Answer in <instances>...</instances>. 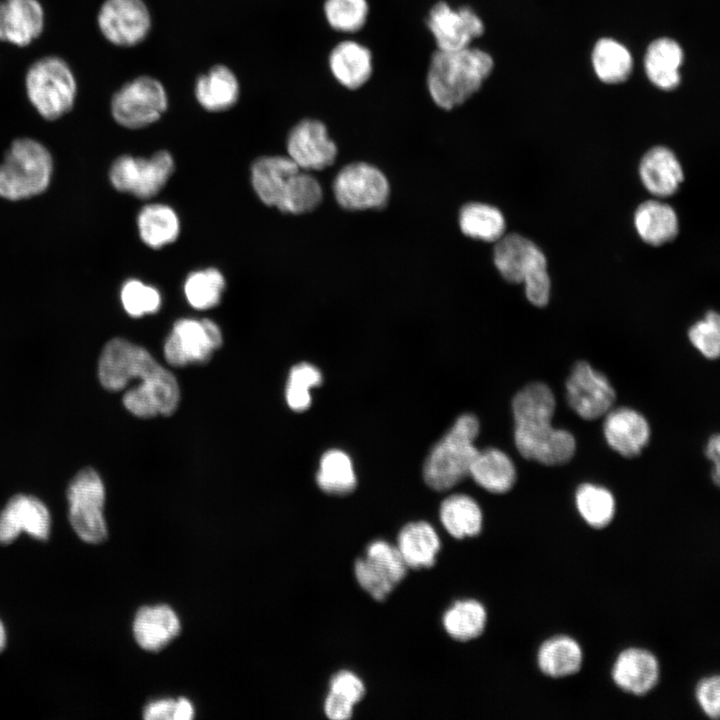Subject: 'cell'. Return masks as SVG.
I'll return each mask as SVG.
<instances>
[{
    "mask_svg": "<svg viewBox=\"0 0 720 720\" xmlns=\"http://www.w3.org/2000/svg\"><path fill=\"white\" fill-rule=\"evenodd\" d=\"M98 375L102 386L109 391H120L130 381L141 380L123 396L125 408L135 416H168L177 409L180 390L174 375L146 349L125 339L114 338L105 345L99 358Z\"/></svg>",
    "mask_w": 720,
    "mask_h": 720,
    "instance_id": "obj_1",
    "label": "cell"
},
{
    "mask_svg": "<svg viewBox=\"0 0 720 720\" xmlns=\"http://www.w3.org/2000/svg\"><path fill=\"white\" fill-rule=\"evenodd\" d=\"M492 57L478 48L437 50L427 73V88L434 103L451 110L476 93L493 69Z\"/></svg>",
    "mask_w": 720,
    "mask_h": 720,
    "instance_id": "obj_2",
    "label": "cell"
},
{
    "mask_svg": "<svg viewBox=\"0 0 720 720\" xmlns=\"http://www.w3.org/2000/svg\"><path fill=\"white\" fill-rule=\"evenodd\" d=\"M479 422L472 414L461 415L450 430L435 444L423 469L425 482L432 489H450L469 475L479 450L474 440Z\"/></svg>",
    "mask_w": 720,
    "mask_h": 720,
    "instance_id": "obj_3",
    "label": "cell"
},
{
    "mask_svg": "<svg viewBox=\"0 0 720 720\" xmlns=\"http://www.w3.org/2000/svg\"><path fill=\"white\" fill-rule=\"evenodd\" d=\"M25 92L31 105L46 120L68 113L77 97V81L70 65L62 57L46 55L28 67Z\"/></svg>",
    "mask_w": 720,
    "mask_h": 720,
    "instance_id": "obj_4",
    "label": "cell"
},
{
    "mask_svg": "<svg viewBox=\"0 0 720 720\" xmlns=\"http://www.w3.org/2000/svg\"><path fill=\"white\" fill-rule=\"evenodd\" d=\"M52 157L40 142L15 140L0 165V196L20 200L42 193L52 175Z\"/></svg>",
    "mask_w": 720,
    "mask_h": 720,
    "instance_id": "obj_5",
    "label": "cell"
},
{
    "mask_svg": "<svg viewBox=\"0 0 720 720\" xmlns=\"http://www.w3.org/2000/svg\"><path fill=\"white\" fill-rule=\"evenodd\" d=\"M168 94L160 80L140 75L124 83L110 102L113 119L122 127L140 129L158 121L168 108Z\"/></svg>",
    "mask_w": 720,
    "mask_h": 720,
    "instance_id": "obj_6",
    "label": "cell"
},
{
    "mask_svg": "<svg viewBox=\"0 0 720 720\" xmlns=\"http://www.w3.org/2000/svg\"><path fill=\"white\" fill-rule=\"evenodd\" d=\"M67 499L69 520L79 538L92 544L105 541V489L98 473L91 468L79 471L67 489Z\"/></svg>",
    "mask_w": 720,
    "mask_h": 720,
    "instance_id": "obj_7",
    "label": "cell"
},
{
    "mask_svg": "<svg viewBox=\"0 0 720 720\" xmlns=\"http://www.w3.org/2000/svg\"><path fill=\"white\" fill-rule=\"evenodd\" d=\"M175 169L170 152L160 150L150 157H118L109 171L112 186L139 199L156 196L167 184Z\"/></svg>",
    "mask_w": 720,
    "mask_h": 720,
    "instance_id": "obj_8",
    "label": "cell"
},
{
    "mask_svg": "<svg viewBox=\"0 0 720 720\" xmlns=\"http://www.w3.org/2000/svg\"><path fill=\"white\" fill-rule=\"evenodd\" d=\"M389 183L375 166L357 162L343 167L333 182L338 204L347 210H367L383 207L389 197Z\"/></svg>",
    "mask_w": 720,
    "mask_h": 720,
    "instance_id": "obj_9",
    "label": "cell"
},
{
    "mask_svg": "<svg viewBox=\"0 0 720 720\" xmlns=\"http://www.w3.org/2000/svg\"><path fill=\"white\" fill-rule=\"evenodd\" d=\"M102 36L117 47H134L148 36L151 13L144 0H104L97 12Z\"/></svg>",
    "mask_w": 720,
    "mask_h": 720,
    "instance_id": "obj_10",
    "label": "cell"
},
{
    "mask_svg": "<svg viewBox=\"0 0 720 720\" xmlns=\"http://www.w3.org/2000/svg\"><path fill=\"white\" fill-rule=\"evenodd\" d=\"M221 344L222 334L215 322L183 318L175 322L164 345V356L173 366L202 363Z\"/></svg>",
    "mask_w": 720,
    "mask_h": 720,
    "instance_id": "obj_11",
    "label": "cell"
},
{
    "mask_svg": "<svg viewBox=\"0 0 720 720\" xmlns=\"http://www.w3.org/2000/svg\"><path fill=\"white\" fill-rule=\"evenodd\" d=\"M514 439L524 458L550 466L568 462L576 449L573 435L551 421L515 422Z\"/></svg>",
    "mask_w": 720,
    "mask_h": 720,
    "instance_id": "obj_12",
    "label": "cell"
},
{
    "mask_svg": "<svg viewBox=\"0 0 720 720\" xmlns=\"http://www.w3.org/2000/svg\"><path fill=\"white\" fill-rule=\"evenodd\" d=\"M570 407L583 419L605 415L615 401V391L606 376L585 361L577 362L566 382Z\"/></svg>",
    "mask_w": 720,
    "mask_h": 720,
    "instance_id": "obj_13",
    "label": "cell"
},
{
    "mask_svg": "<svg viewBox=\"0 0 720 720\" xmlns=\"http://www.w3.org/2000/svg\"><path fill=\"white\" fill-rule=\"evenodd\" d=\"M427 26L439 50H459L470 46L484 32V25L468 6L451 8L446 2L436 3L429 11Z\"/></svg>",
    "mask_w": 720,
    "mask_h": 720,
    "instance_id": "obj_14",
    "label": "cell"
},
{
    "mask_svg": "<svg viewBox=\"0 0 720 720\" xmlns=\"http://www.w3.org/2000/svg\"><path fill=\"white\" fill-rule=\"evenodd\" d=\"M286 148L287 156L304 171L323 170L337 156V147L326 126L316 119L298 122L288 134Z\"/></svg>",
    "mask_w": 720,
    "mask_h": 720,
    "instance_id": "obj_15",
    "label": "cell"
},
{
    "mask_svg": "<svg viewBox=\"0 0 720 720\" xmlns=\"http://www.w3.org/2000/svg\"><path fill=\"white\" fill-rule=\"evenodd\" d=\"M50 522L49 511L39 499L15 495L0 513V543L10 544L21 532L38 540H47Z\"/></svg>",
    "mask_w": 720,
    "mask_h": 720,
    "instance_id": "obj_16",
    "label": "cell"
},
{
    "mask_svg": "<svg viewBox=\"0 0 720 720\" xmlns=\"http://www.w3.org/2000/svg\"><path fill=\"white\" fill-rule=\"evenodd\" d=\"M45 27V11L39 0H0V41L29 46Z\"/></svg>",
    "mask_w": 720,
    "mask_h": 720,
    "instance_id": "obj_17",
    "label": "cell"
},
{
    "mask_svg": "<svg viewBox=\"0 0 720 720\" xmlns=\"http://www.w3.org/2000/svg\"><path fill=\"white\" fill-rule=\"evenodd\" d=\"M603 432L608 445L629 458L638 456L650 438L647 420L639 412L627 407L606 413Z\"/></svg>",
    "mask_w": 720,
    "mask_h": 720,
    "instance_id": "obj_18",
    "label": "cell"
},
{
    "mask_svg": "<svg viewBox=\"0 0 720 720\" xmlns=\"http://www.w3.org/2000/svg\"><path fill=\"white\" fill-rule=\"evenodd\" d=\"M612 679L625 692L637 696L645 695L658 682V661L647 650L626 649L618 655L613 665Z\"/></svg>",
    "mask_w": 720,
    "mask_h": 720,
    "instance_id": "obj_19",
    "label": "cell"
},
{
    "mask_svg": "<svg viewBox=\"0 0 720 720\" xmlns=\"http://www.w3.org/2000/svg\"><path fill=\"white\" fill-rule=\"evenodd\" d=\"M176 612L168 605L141 607L133 622V634L144 650L156 652L167 646L180 633Z\"/></svg>",
    "mask_w": 720,
    "mask_h": 720,
    "instance_id": "obj_20",
    "label": "cell"
},
{
    "mask_svg": "<svg viewBox=\"0 0 720 720\" xmlns=\"http://www.w3.org/2000/svg\"><path fill=\"white\" fill-rule=\"evenodd\" d=\"M194 95L208 112H224L239 100L240 83L234 71L224 64L213 65L195 81Z\"/></svg>",
    "mask_w": 720,
    "mask_h": 720,
    "instance_id": "obj_21",
    "label": "cell"
},
{
    "mask_svg": "<svg viewBox=\"0 0 720 720\" xmlns=\"http://www.w3.org/2000/svg\"><path fill=\"white\" fill-rule=\"evenodd\" d=\"M639 175L644 187L658 197L674 194L684 179L677 157L663 146L654 147L645 153L640 161Z\"/></svg>",
    "mask_w": 720,
    "mask_h": 720,
    "instance_id": "obj_22",
    "label": "cell"
},
{
    "mask_svg": "<svg viewBox=\"0 0 720 720\" xmlns=\"http://www.w3.org/2000/svg\"><path fill=\"white\" fill-rule=\"evenodd\" d=\"M299 170L288 156H262L251 165V184L265 205L277 207L290 178Z\"/></svg>",
    "mask_w": 720,
    "mask_h": 720,
    "instance_id": "obj_23",
    "label": "cell"
},
{
    "mask_svg": "<svg viewBox=\"0 0 720 720\" xmlns=\"http://www.w3.org/2000/svg\"><path fill=\"white\" fill-rule=\"evenodd\" d=\"M328 62L335 79L348 89L360 88L372 74L370 50L355 41L337 44L330 52Z\"/></svg>",
    "mask_w": 720,
    "mask_h": 720,
    "instance_id": "obj_24",
    "label": "cell"
},
{
    "mask_svg": "<svg viewBox=\"0 0 720 720\" xmlns=\"http://www.w3.org/2000/svg\"><path fill=\"white\" fill-rule=\"evenodd\" d=\"M634 226L640 238L652 246L672 241L679 232L676 212L670 205L658 200H648L638 206Z\"/></svg>",
    "mask_w": 720,
    "mask_h": 720,
    "instance_id": "obj_25",
    "label": "cell"
},
{
    "mask_svg": "<svg viewBox=\"0 0 720 720\" xmlns=\"http://www.w3.org/2000/svg\"><path fill=\"white\" fill-rule=\"evenodd\" d=\"M440 547L437 532L425 521L406 524L397 538V548L405 564L413 569L433 566Z\"/></svg>",
    "mask_w": 720,
    "mask_h": 720,
    "instance_id": "obj_26",
    "label": "cell"
},
{
    "mask_svg": "<svg viewBox=\"0 0 720 720\" xmlns=\"http://www.w3.org/2000/svg\"><path fill=\"white\" fill-rule=\"evenodd\" d=\"M137 228L145 245L160 249L176 241L180 233V220L169 205L150 203L138 213Z\"/></svg>",
    "mask_w": 720,
    "mask_h": 720,
    "instance_id": "obj_27",
    "label": "cell"
},
{
    "mask_svg": "<svg viewBox=\"0 0 720 720\" xmlns=\"http://www.w3.org/2000/svg\"><path fill=\"white\" fill-rule=\"evenodd\" d=\"M469 475L478 485L492 493L507 492L516 480L513 462L496 448L479 451L471 464Z\"/></svg>",
    "mask_w": 720,
    "mask_h": 720,
    "instance_id": "obj_28",
    "label": "cell"
},
{
    "mask_svg": "<svg viewBox=\"0 0 720 720\" xmlns=\"http://www.w3.org/2000/svg\"><path fill=\"white\" fill-rule=\"evenodd\" d=\"M583 662L580 645L568 636H556L545 641L537 653L541 672L549 677L561 678L577 673Z\"/></svg>",
    "mask_w": 720,
    "mask_h": 720,
    "instance_id": "obj_29",
    "label": "cell"
},
{
    "mask_svg": "<svg viewBox=\"0 0 720 720\" xmlns=\"http://www.w3.org/2000/svg\"><path fill=\"white\" fill-rule=\"evenodd\" d=\"M682 59V49L674 40L658 39L650 44L646 53L647 76L661 89H674L680 83L679 68Z\"/></svg>",
    "mask_w": 720,
    "mask_h": 720,
    "instance_id": "obj_30",
    "label": "cell"
},
{
    "mask_svg": "<svg viewBox=\"0 0 720 720\" xmlns=\"http://www.w3.org/2000/svg\"><path fill=\"white\" fill-rule=\"evenodd\" d=\"M440 520L447 532L455 538L473 537L482 529V512L477 502L468 495L454 494L440 506Z\"/></svg>",
    "mask_w": 720,
    "mask_h": 720,
    "instance_id": "obj_31",
    "label": "cell"
},
{
    "mask_svg": "<svg viewBox=\"0 0 720 720\" xmlns=\"http://www.w3.org/2000/svg\"><path fill=\"white\" fill-rule=\"evenodd\" d=\"M537 246L522 235H503L494 247V264L501 276L511 283H520Z\"/></svg>",
    "mask_w": 720,
    "mask_h": 720,
    "instance_id": "obj_32",
    "label": "cell"
},
{
    "mask_svg": "<svg viewBox=\"0 0 720 720\" xmlns=\"http://www.w3.org/2000/svg\"><path fill=\"white\" fill-rule=\"evenodd\" d=\"M459 226L466 236L496 242L505 232V219L501 211L484 203H469L462 207Z\"/></svg>",
    "mask_w": 720,
    "mask_h": 720,
    "instance_id": "obj_33",
    "label": "cell"
},
{
    "mask_svg": "<svg viewBox=\"0 0 720 720\" xmlns=\"http://www.w3.org/2000/svg\"><path fill=\"white\" fill-rule=\"evenodd\" d=\"M487 621L485 607L477 600L456 601L443 615L442 623L448 635L458 641L477 638Z\"/></svg>",
    "mask_w": 720,
    "mask_h": 720,
    "instance_id": "obj_34",
    "label": "cell"
},
{
    "mask_svg": "<svg viewBox=\"0 0 720 720\" xmlns=\"http://www.w3.org/2000/svg\"><path fill=\"white\" fill-rule=\"evenodd\" d=\"M316 481L329 494L345 495L352 492L356 486V476L350 457L338 449L325 452L320 460Z\"/></svg>",
    "mask_w": 720,
    "mask_h": 720,
    "instance_id": "obj_35",
    "label": "cell"
},
{
    "mask_svg": "<svg viewBox=\"0 0 720 720\" xmlns=\"http://www.w3.org/2000/svg\"><path fill=\"white\" fill-rule=\"evenodd\" d=\"M556 407L552 390L544 383H531L513 398L515 422L551 421Z\"/></svg>",
    "mask_w": 720,
    "mask_h": 720,
    "instance_id": "obj_36",
    "label": "cell"
},
{
    "mask_svg": "<svg viewBox=\"0 0 720 720\" xmlns=\"http://www.w3.org/2000/svg\"><path fill=\"white\" fill-rule=\"evenodd\" d=\"M576 508L583 520L594 528L607 526L615 515V499L605 487L581 484L575 493Z\"/></svg>",
    "mask_w": 720,
    "mask_h": 720,
    "instance_id": "obj_37",
    "label": "cell"
},
{
    "mask_svg": "<svg viewBox=\"0 0 720 720\" xmlns=\"http://www.w3.org/2000/svg\"><path fill=\"white\" fill-rule=\"evenodd\" d=\"M322 200V188L308 171L299 170L289 180L277 209L290 214L314 210Z\"/></svg>",
    "mask_w": 720,
    "mask_h": 720,
    "instance_id": "obj_38",
    "label": "cell"
},
{
    "mask_svg": "<svg viewBox=\"0 0 720 720\" xmlns=\"http://www.w3.org/2000/svg\"><path fill=\"white\" fill-rule=\"evenodd\" d=\"M226 282L217 268L192 271L185 279L184 294L195 309L206 310L219 304Z\"/></svg>",
    "mask_w": 720,
    "mask_h": 720,
    "instance_id": "obj_39",
    "label": "cell"
},
{
    "mask_svg": "<svg viewBox=\"0 0 720 720\" xmlns=\"http://www.w3.org/2000/svg\"><path fill=\"white\" fill-rule=\"evenodd\" d=\"M593 65L598 77L606 83L627 79L632 68L629 51L612 39H601L593 51Z\"/></svg>",
    "mask_w": 720,
    "mask_h": 720,
    "instance_id": "obj_40",
    "label": "cell"
},
{
    "mask_svg": "<svg viewBox=\"0 0 720 720\" xmlns=\"http://www.w3.org/2000/svg\"><path fill=\"white\" fill-rule=\"evenodd\" d=\"M323 10L334 30L354 33L366 23L369 6L366 0H325Z\"/></svg>",
    "mask_w": 720,
    "mask_h": 720,
    "instance_id": "obj_41",
    "label": "cell"
},
{
    "mask_svg": "<svg viewBox=\"0 0 720 720\" xmlns=\"http://www.w3.org/2000/svg\"><path fill=\"white\" fill-rule=\"evenodd\" d=\"M320 371L309 363L295 365L289 374L286 388V400L294 411H304L311 404L309 390L321 384Z\"/></svg>",
    "mask_w": 720,
    "mask_h": 720,
    "instance_id": "obj_42",
    "label": "cell"
},
{
    "mask_svg": "<svg viewBox=\"0 0 720 720\" xmlns=\"http://www.w3.org/2000/svg\"><path fill=\"white\" fill-rule=\"evenodd\" d=\"M120 298L125 311L132 317L155 313L161 306L159 290L138 279H129L123 284Z\"/></svg>",
    "mask_w": 720,
    "mask_h": 720,
    "instance_id": "obj_43",
    "label": "cell"
},
{
    "mask_svg": "<svg viewBox=\"0 0 720 720\" xmlns=\"http://www.w3.org/2000/svg\"><path fill=\"white\" fill-rule=\"evenodd\" d=\"M525 286L527 299L537 307L547 305L550 297V278L547 261L543 252L536 248L521 281Z\"/></svg>",
    "mask_w": 720,
    "mask_h": 720,
    "instance_id": "obj_44",
    "label": "cell"
},
{
    "mask_svg": "<svg viewBox=\"0 0 720 720\" xmlns=\"http://www.w3.org/2000/svg\"><path fill=\"white\" fill-rule=\"evenodd\" d=\"M354 574L359 585L375 600H384L396 585L383 569L367 557L355 561Z\"/></svg>",
    "mask_w": 720,
    "mask_h": 720,
    "instance_id": "obj_45",
    "label": "cell"
},
{
    "mask_svg": "<svg viewBox=\"0 0 720 720\" xmlns=\"http://www.w3.org/2000/svg\"><path fill=\"white\" fill-rule=\"evenodd\" d=\"M688 337L703 356L716 359L720 352V317L709 311L705 318L690 327Z\"/></svg>",
    "mask_w": 720,
    "mask_h": 720,
    "instance_id": "obj_46",
    "label": "cell"
},
{
    "mask_svg": "<svg viewBox=\"0 0 720 720\" xmlns=\"http://www.w3.org/2000/svg\"><path fill=\"white\" fill-rule=\"evenodd\" d=\"M381 569H383L395 584H398L406 575L405 564L397 546L384 540H375L366 549V556Z\"/></svg>",
    "mask_w": 720,
    "mask_h": 720,
    "instance_id": "obj_47",
    "label": "cell"
},
{
    "mask_svg": "<svg viewBox=\"0 0 720 720\" xmlns=\"http://www.w3.org/2000/svg\"><path fill=\"white\" fill-rule=\"evenodd\" d=\"M696 699L702 711L717 720L720 714V678L713 676L703 679L696 688Z\"/></svg>",
    "mask_w": 720,
    "mask_h": 720,
    "instance_id": "obj_48",
    "label": "cell"
},
{
    "mask_svg": "<svg viewBox=\"0 0 720 720\" xmlns=\"http://www.w3.org/2000/svg\"><path fill=\"white\" fill-rule=\"evenodd\" d=\"M330 692L337 694L353 705L358 703L365 694L362 680L350 671H340L330 681Z\"/></svg>",
    "mask_w": 720,
    "mask_h": 720,
    "instance_id": "obj_49",
    "label": "cell"
},
{
    "mask_svg": "<svg viewBox=\"0 0 720 720\" xmlns=\"http://www.w3.org/2000/svg\"><path fill=\"white\" fill-rule=\"evenodd\" d=\"M353 706L345 698L330 692L324 702V712L331 720H347L353 714Z\"/></svg>",
    "mask_w": 720,
    "mask_h": 720,
    "instance_id": "obj_50",
    "label": "cell"
},
{
    "mask_svg": "<svg viewBox=\"0 0 720 720\" xmlns=\"http://www.w3.org/2000/svg\"><path fill=\"white\" fill-rule=\"evenodd\" d=\"M177 700L163 698L151 701L143 711L146 720H174Z\"/></svg>",
    "mask_w": 720,
    "mask_h": 720,
    "instance_id": "obj_51",
    "label": "cell"
},
{
    "mask_svg": "<svg viewBox=\"0 0 720 720\" xmlns=\"http://www.w3.org/2000/svg\"><path fill=\"white\" fill-rule=\"evenodd\" d=\"M719 453H720V438L718 434H714L708 440L706 445L705 454L709 460L714 464L712 473V480L718 485L720 478L719 468Z\"/></svg>",
    "mask_w": 720,
    "mask_h": 720,
    "instance_id": "obj_52",
    "label": "cell"
},
{
    "mask_svg": "<svg viewBox=\"0 0 720 720\" xmlns=\"http://www.w3.org/2000/svg\"><path fill=\"white\" fill-rule=\"evenodd\" d=\"M194 717V707L192 703L181 697L177 699L174 720H191Z\"/></svg>",
    "mask_w": 720,
    "mask_h": 720,
    "instance_id": "obj_53",
    "label": "cell"
},
{
    "mask_svg": "<svg viewBox=\"0 0 720 720\" xmlns=\"http://www.w3.org/2000/svg\"><path fill=\"white\" fill-rule=\"evenodd\" d=\"M6 644V633L2 622L0 621V652L3 651Z\"/></svg>",
    "mask_w": 720,
    "mask_h": 720,
    "instance_id": "obj_54",
    "label": "cell"
}]
</instances>
